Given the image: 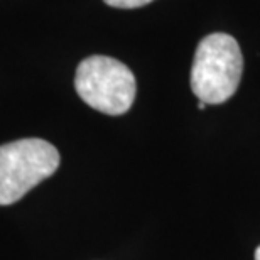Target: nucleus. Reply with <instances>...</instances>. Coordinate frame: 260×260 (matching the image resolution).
I'll return each mask as SVG.
<instances>
[{"label":"nucleus","instance_id":"nucleus-1","mask_svg":"<svg viewBox=\"0 0 260 260\" xmlns=\"http://www.w3.org/2000/svg\"><path fill=\"white\" fill-rule=\"evenodd\" d=\"M242 71L243 56L237 41L223 32L210 34L196 48L191 90L200 102L218 105L233 96L240 85Z\"/></svg>","mask_w":260,"mask_h":260},{"label":"nucleus","instance_id":"nucleus-2","mask_svg":"<svg viewBox=\"0 0 260 260\" xmlns=\"http://www.w3.org/2000/svg\"><path fill=\"white\" fill-rule=\"evenodd\" d=\"M59 152L43 139L0 145V206L17 203L59 168Z\"/></svg>","mask_w":260,"mask_h":260},{"label":"nucleus","instance_id":"nucleus-3","mask_svg":"<svg viewBox=\"0 0 260 260\" xmlns=\"http://www.w3.org/2000/svg\"><path fill=\"white\" fill-rule=\"evenodd\" d=\"M75 88L86 105L107 115L128 112L137 93L134 73L118 59L108 56L83 59L76 70Z\"/></svg>","mask_w":260,"mask_h":260},{"label":"nucleus","instance_id":"nucleus-4","mask_svg":"<svg viewBox=\"0 0 260 260\" xmlns=\"http://www.w3.org/2000/svg\"><path fill=\"white\" fill-rule=\"evenodd\" d=\"M107 5L110 7H117V9H137L142 7V5L150 4L152 0H103Z\"/></svg>","mask_w":260,"mask_h":260},{"label":"nucleus","instance_id":"nucleus-5","mask_svg":"<svg viewBox=\"0 0 260 260\" xmlns=\"http://www.w3.org/2000/svg\"><path fill=\"white\" fill-rule=\"evenodd\" d=\"M205 107H206L205 102H198V108H200V110H205Z\"/></svg>","mask_w":260,"mask_h":260},{"label":"nucleus","instance_id":"nucleus-6","mask_svg":"<svg viewBox=\"0 0 260 260\" xmlns=\"http://www.w3.org/2000/svg\"><path fill=\"white\" fill-rule=\"evenodd\" d=\"M255 260H260V247H257L255 250Z\"/></svg>","mask_w":260,"mask_h":260}]
</instances>
